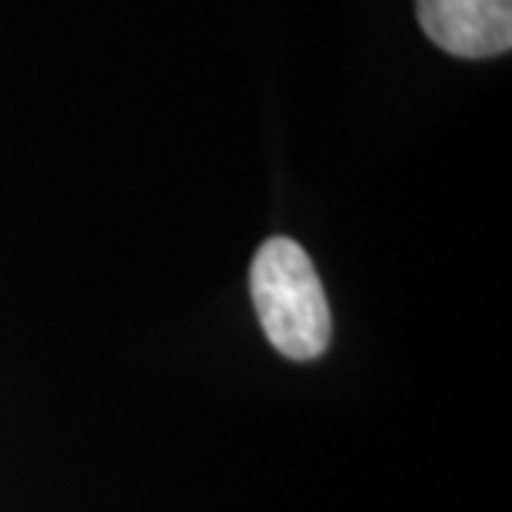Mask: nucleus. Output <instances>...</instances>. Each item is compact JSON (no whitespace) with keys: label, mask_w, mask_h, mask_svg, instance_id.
I'll use <instances>...</instances> for the list:
<instances>
[{"label":"nucleus","mask_w":512,"mask_h":512,"mask_svg":"<svg viewBox=\"0 0 512 512\" xmlns=\"http://www.w3.org/2000/svg\"><path fill=\"white\" fill-rule=\"evenodd\" d=\"M250 293L266 340L286 360H316L330 346V303L313 260L296 240L273 237L256 250Z\"/></svg>","instance_id":"1"},{"label":"nucleus","mask_w":512,"mask_h":512,"mask_svg":"<svg viewBox=\"0 0 512 512\" xmlns=\"http://www.w3.org/2000/svg\"><path fill=\"white\" fill-rule=\"evenodd\" d=\"M419 27L456 57H496L512 47V0H416Z\"/></svg>","instance_id":"2"}]
</instances>
